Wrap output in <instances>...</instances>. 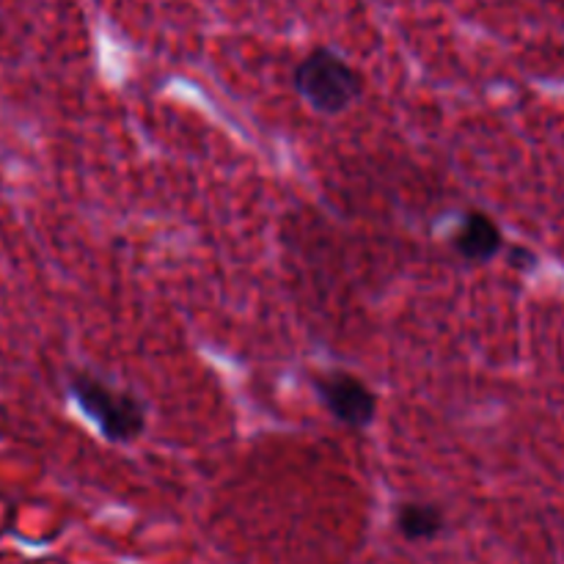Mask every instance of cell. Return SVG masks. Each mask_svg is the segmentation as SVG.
Returning a JSON list of instances; mask_svg holds the SVG:
<instances>
[{"mask_svg":"<svg viewBox=\"0 0 564 564\" xmlns=\"http://www.w3.org/2000/svg\"><path fill=\"white\" fill-rule=\"evenodd\" d=\"M292 86L297 97L319 116H339L361 99L364 77L334 47H314L297 61Z\"/></svg>","mask_w":564,"mask_h":564,"instance_id":"1","label":"cell"},{"mask_svg":"<svg viewBox=\"0 0 564 564\" xmlns=\"http://www.w3.org/2000/svg\"><path fill=\"white\" fill-rule=\"evenodd\" d=\"M69 391L83 416L110 444H132L147 430V405L132 391L113 389L86 369L72 375Z\"/></svg>","mask_w":564,"mask_h":564,"instance_id":"2","label":"cell"},{"mask_svg":"<svg viewBox=\"0 0 564 564\" xmlns=\"http://www.w3.org/2000/svg\"><path fill=\"white\" fill-rule=\"evenodd\" d=\"M312 383L323 405L339 424L350 430H367L375 422L378 397L361 378L341 372V369H330V372L312 378Z\"/></svg>","mask_w":564,"mask_h":564,"instance_id":"3","label":"cell"},{"mask_svg":"<svg viewBox=\"0 0 564 564\" xmlns=\"http://www.w3.org/2000/svg\"><path fill=\"white\" fill-rule=\"evenodd\" d=\"M501 246H505V237H501L496 220L488 218L485 213H477V209L463 215L460 226L452 235V248L460 253V259L471 264L490 262L501 251Z\"/></svg>","mask_w":564,"mask_h":564,"instance_id":"4","label":"cell"},{"mask_svg":"<svg viewBox=\"0 0 564 564\" xmlns=\"http://www.w3.org/2000/svg\"><path fill=\"white\" fill-rule=\"evenodd\" d=\"M397 532L413 543H424V540H435L446 527L444 510L435 505H422V501H405L397 507L394 512Z\"/></svg>","mask_w":564,"mask_h":564,"instance_id":"5","label":"cell"}]
</instances>
